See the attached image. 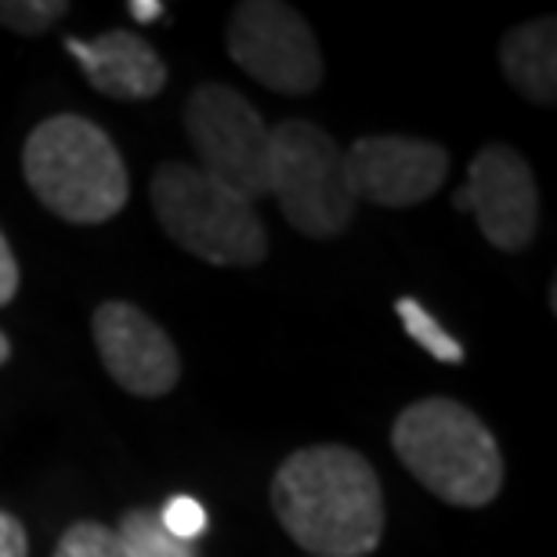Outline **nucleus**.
<instances>
[{"mask_svg": "<svg viewBox=\"0 0 557 557\" xmlns=\"http://www.w3.org/2000/svg\"><path fill=\"white\" fill-rule=\"evenodd\" d=\"M22 174L33 196L70 225H106L131 199L127 163L95 120L59 113L29 131Z\"/></svg>", "mask_w": 557, "mask_h": 557, "instance_id": "f03ea898", "label": "nucleus"}, {"mask_svg": "<svg viewBox=\"0 0 557 557\" xmlns=\"http://www.w3.org/2000/svg\"><path fill=\"white\" fill-rule=\"evenodd\" d=\"M228 54L247 76L278 95H311L322 84L315 33L289 4L243 0L228 18Z\"/></svg>", "mask_w": 557, "mask_h": 557, "instance_id": "0eeeda50", "label": "nucleus"}, {"mask_svg": "<svg viewBox=\"0 0 557 557\" xmlns=\"http://www.w3.org/2000/svg\"><path fill=\"white\" fill-rule=\"evenodd\" d=\"M160 521H163V529L171 532L174 540H182V543H196L207 532L203 504H199L196 496H185V493L166 499L163 510H160Z\"/></svg>", "mask_w": 557, "mask_h": 557, "instance_id": "f3484780", "label": "nucleus"}, {"mask_svg": "<svg viewBox=\"0 0 557 557\" xmlns=\"http://www.w3.org/2000/svg\"><path fill=\"white\" fill-rule=\"evenodd\" d=\"M54 557H131L120 543L116 529L102 525V521H73L62 532Z\"/></svg>", "mask_w": 557, "mask_h": 557, "instance_id": "2eb2a0df", "label": "nucleus"}, {"mask_svg": "<svg viewBox=\"0 0 557 557\" xmlns=\"http://www.w3.org/2000/svg\"><path fill=\"white\" fill-rule=\"evenodd\" d=\"M163 232L218 269H253L269 258V232L250 199L214 182L196 163H163L149 185Z\"/></svg>", "mask_w": 557, "mask_h": 557, "instance_id": "20e7f679", "label": "nucleus"}, {"mask_svg": "<svg viewBox=\"0 0 557 557\" xmlns=\"http://www.w3.org/2000/svg\"><path fill=\"white\" fill-rule=\"evenodd\" d=\"M62 15H70L65 0H0V26L18 37H40Z\"/></svg>", "mask_w": 557, "mask_h": 557, "instance_id": "dca6fc26", "label": "nucleus"}, {"mask_svg": "<svg viewBox=\"0 0 557 557\" xmlns=\"http://www.w3.org/2000/svg\"><path fill=\"white\" fill-rule=\"evenodd\" d=\"M453 207L474 218L478 232L504 253H521L540 228V188L532 166L510 145H485L467 166Z\"/></svg>", "mask_w": 557, "mask_h": 557, "instance_id": "6e6552de", "label": "nucleus"}, {"mask_svg": "<svg viewBox=\"0 0 557 557\" xmlns=\"http://www.w3.org/2000/svg\"><path fill=\"white\" fill-rule=\"evenodd\" d=\"M65 51L81 62L87 84L116 102H149L166 84V65L156 48L127 29H109L95 40L65 37Z\"/></svg>", "mask_w": 557, "mask_h": 557, "instance_id": "9b49d317", "label": "nucleus"}, {"mask_svg": "<svg viewBox=\"0 0 557 557\" xmlns=\"http://www.w3.org/2000/svg\"><path fill=\"white\" fill-rule=\"evenodd\" d=\"M15 294H18V261L11 243L4 239V232H0V308L11 305Z\"/></svg>", "mask_w": 557, "mask_h": 557, "instance_id": "6ab92c4d", "label": "nucleus"}, {"mask_svg": "<svg viewBox=\"0 0 557 557\" xmlns=\"http://www.w3.org/2000/svg\"><path fill=\"white\" fill-rule=\"evenodd\" d=\"M95 348L106 373L138 398H163L182 376L174 341L131 300H106L91 319Z\"/></svg>", "mask_w": 557, "mask_h": 557, "instance_id": "1a4fd4ad", "label": "nucleus"}, {"mask_svg": "<svg viewBox=\"0 0 557 557\" xmlns=\"http://www.w3.org/2000/svg\"><path fill=\"white\" fill-rule=\"evenodd\" d=\"M269 196L308 239L341 236L359 207L341 145L308 120H283L272 127Z\"/></svg>", "mask_w": 557, "mask_h": 557, "instance_id": "39448f33", "label": "nucleus"}, {"mask_svg": "<svg viewBox=\"0 0 557 557\" xmlns=\"http://www.w3.org/2000/svg\"><path fill=\"white\" fill-rule=\"evenodd\" d=\"M185 131L196 149L199 171L250 203L269 196L272 127L236 87H196L185 102Z\"/></svg>", "mask_w": 557, "mask_h": 557, "instance_id": "423d86ee", "label": "nucleus"}, {"mask_svg": "<svg viewBox=\"0 0 557 557\" xmlns=\"http://www.w3.org/2000/svg\"><path fill=\"white\" fill-rule=\"evenodd\" d=\"M395 311H398V319H403L406 333L420 344L423 351L431 355V359H438V362H445V366H460V362H463L460 341H456L453 333L445 330L442 322L434 319L431 311L420 305V300H413V297H398V300H395Z\"/></svg>", "mask_w": 557, "mask_h": 557, "instance_id": "4468645a", "label": "nucleus"}, {"mask_svg": "<svg viewBox=\"0 0 557 557\" xmlns=\"http://www.w3.org/2000/svg\"><path fill=\"white\" fill-rule=\"evenodd\" d=\"M11 359V341L4 337V330H0V366Z\"/></svg>", "mask_w": 557, "mask_h": 557, "instance_id": "412c9836", "label": "nucleus"}, {"mask_svg": "<svg viewBox=\"0 0 557 557\" xmlns=\"http://www.w3.org/2000/svg\"><path fill=\"white\" fill-rule=\"evenodd\" d=\"M355 199L376 207H417L449 177V152L434 141L370 135L344 152Z\"/></svg>", "mask_w": 557, "mask_h": 557, "instance_id": "9d476101", "label": "nucleus"}, {"mask_svg": "<svg viewBox=\"0 0 557 557\" xmlns=\"http://www.w3.org/2000/svg\"><path fill=\"white\" fill-rule=\"evenodd\" d=\"M0 557H29L26 525L8 510H0Z\"/></svg>", "mask_w": 557, "mask_h": 557, "instance_id": "a211bd4d", "label": "nucleus"}, {"mask_svg": "<svg viewBox=\"0 0 557 557\" xmlns=\"http://www.w3.org/2000/svg\"><path fill=\"white\" fill-rule=\"evenodd\" d=\"M398 460L417 482L453 507H488L504 488V453L463 403L420 398L392 428Z\"/></svg>", "mask_w": 557, "mask_h": 557, "instance_id": "7ed1b4c3", "label": "nucleus"}, {"mask_svg": "<svg viewBox=\"0 0 557 557\" xmlns=\"http://www.w3.org/2000/svg\"><path fill=\"white\" fill-rule=\"evenodd\" d=\"M116 536L131 557H199L196 543L174 540L171 532L163 529L160 510H149V507L127 510V515L120 518Z\"/></svg>", "mask_w": 557, "mask_h": 557, "instance_id": "ddd939ff", "label": "nucleus"}, {"mask_svg": "<svg viewBox=\"0 0 557 557\" xmlns=\"http://www.w3.org/2000/svg\"><path fill=\"white\" fill-rule=\"evenodd\" d=\"M127 11H131V18H138V22H156L166 8L160 4V0H131Z\"/></svg>", "mask_w": 557, "mask_h": 557, "instance_id": "aec40b11", "label": "nucleus"}, {"mask_svg": "<svg viewBox=\"0 0 557 557\" xmlns=\"http://www.w3.org/2000/svg\"><path fill=\"white\" fill-rule=\"evenodd\" d=\"M499 65L515 91L529 102L554 106L557 98V22L550 15L510 29L499 44Z\"/></svg>", "mask_w": 557, "mask_h": 557, "instance_id": "f8f14e48", "label": "nucleus"}, {"mask_svg": "<svg viewBox=\"0 0 557 557\" xmlns=\"http://www.w3.org/2000/svg\"><path fill=\"white\" fill-rule=\"evenodd\" d=\"M278 525L308 557H370L384 540V488L362 453L305 445L272 478Z\"/></svg>", "mask_w": 557, "mask_h": 557, "instance_id": "f257e3e1", "label": "nucleus"}]
</instances>
